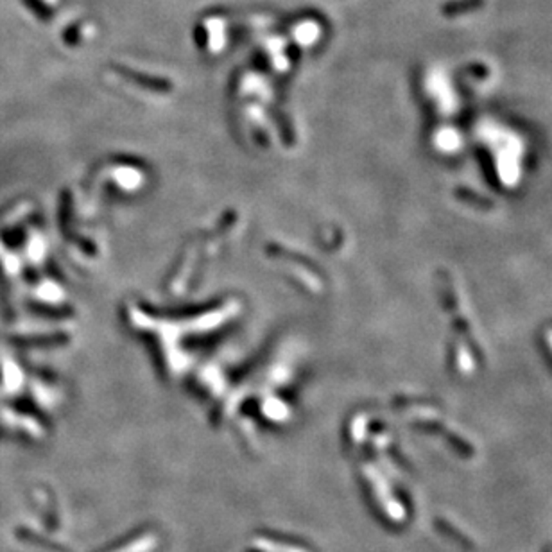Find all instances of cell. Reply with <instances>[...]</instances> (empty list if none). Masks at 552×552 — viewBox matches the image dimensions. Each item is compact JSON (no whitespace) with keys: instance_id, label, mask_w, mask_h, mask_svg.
I'll list each match as a JSON object with an SVG mask.
<instances>
[{"instance_id":"6da1fadb","label":"cell","mask_w":552,"mask_h":552,"mask_svg":"<svg viewBox=\"0 0 552 552\" xmlns=\"http://www.w3.org/2000/svg\"><path fill=\"white\" fill-rule=\"evenodd\" d=\"M24 2H26L27 8H29L40 20L51 19V9H49L41 0H24Z\"/></svg>"}]
</instances>
